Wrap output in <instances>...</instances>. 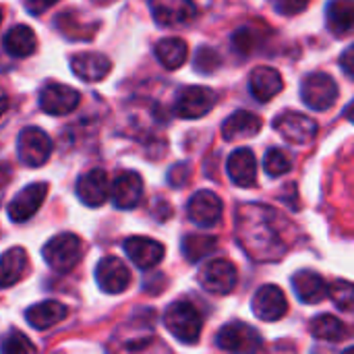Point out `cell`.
I'll return each instance as SVG.
<instances>
[{
	"label": "cell",
	"mask_w": 354,
	"mask_h": 354,
	"mask_svg": "<svg viewBox=\"0 0 354 354\" xmlns=\"http://www.w3.org/2000/svg\"><path fill=\"white\" fill-rule=\"evenodd\" d=\"M274 216L263 205H243L236 212V239L255 261H278L286 253V245L272 224Z\"/></svg>",
	"instance_id": "1"
},
{
	"label": "cell",
	"mask_w": 354,
	"mask_h": 354,
	"mask_svg": "<svg viewBox=\"0 0 354 354\" xmlns=\"http://www.w3.org/2000/svg\"><path fill=\"white\" fill-rule=\"evenodd\" d=\"M164 324L168 332L183 344H197L203 328V317L189 301H176L166 309Z\"/></svg>",
	"instance_id": "2"
},
{
	"label": "cell",
	"mask_w": 354,
	"mask_h": 354,
	"mask_svg": "<svg viewBox=\"0 0 354 354\" xmlns=\"http://www.w3.org/2000/svg\"><path fill=\"white\" fill-rule=\"evenodd\" d=\"M46 263L56 272H71L83 257V243L77 234L62 232L46 243L41 251Z\"/></svg>",
	"instance_id": "3"
},
{
	"label": "cell",
	"mask_w": 354,
	"mask_h": 354,
	"mask_svg": "<svg viewBox=\"0 0 354 354\" xmlns=\"http://www.w3.org/2000/svg\"><path fill=\"white\" fill-rule=\"evenodd\" d=\"M218 348L230 354H257L263 346V340L255 328L245 322L226 324L216 336Z\"/></svg>",
	"instance_id": "4"
},
{
	"label": "cell",
	"mask_w": 354,
	"mask_h": 354,
	"mask_svg": "<svg viewBox=\"0 0 354 354\" xmlns=\"http://www.w3.org/2000/svg\"><path fill=\"white\" fill-rule=\"evenodd\" d=\"M301 97L311 110L326 112L338 100V85L326 73H311L305 77V81L301 85Z\"/></svg>",
	"instance_id": "5"
},
{
	"label": "cell",
	"mask_w": 354,
	"mask_h": 354,
	"mask_svg": "<svg viewBox=\"0 0 354 354\" xmlns=\"http://www.w3.org/2000/svg\"><path fill=\"white\" fill-rule=\"evenodd\" d=\"M17 149H19V160L25 166L39 168L48 162L52 153V141L39 127H27L19 135Z\"/></svg>",
	"instance_id": "6"
},
{
	"label": "cell",
	"mask_w": 354,
	"mask_h": 354,
	"mask_svg": "<svg viewBox=\"0 0 354 354\" xmlns=\"http://www.w3.org/2000/svg\"><path fill=\"white\" fill-rule=\"evenodd\" d=\"M272 124L280 133V137L292 145L311 143L317 135V122L301 112H282L274 118Z\"/></svg>",
	"instance_id": "7"
},
{
	"label": "cell",
	"mask_w": 354,
	"mask_h": 354,
	"mask_svg": "<svg viewBox=\"0 0 354 354\" xmlns=\"http://www.w3.org/2000/svg\"><path fill=\"white\" fill-rule=\"evenodd\" d=\"M81 95L77 89L62 83H46L39 91V108L52 116H64L77 110Z\"/></svg>",
	"instance_id": "8"
},
{
	"label": "cell",
	"mask_w": 354,
	"mask_h": 354,
	"mask_svg": "<svg viewBox=\"0 0 354 354\" xmlns=\"http://www.w3.org/2000/svg\"><path fill=\"white\" fill-rule=\"evenodd\" d=\"M199 282L212 295H230L236 288L239 274L228 259H214L207 266H203Z\"/></svg>",
	"instance_id": "9"
},
{
	"label": "cell",
	"mask_w": 354,
	"mask_h": 354,
	"mask_svg": "<svg viewBox=\"0 0 354 354\" xmlns=\"http://www.w3.org/2000/svg\"><path fill=\"white\" fill-rule=\"evenodd\" d=\"M214 106H216V93L212 89L199 87V85H191V87H185L178 93L174 110H176V114L180 118L195 120V118H201L207 112H212Z\"/></svg>",
	"instance_id": "10"
},
{
	"label": "cell",
	"mask_w": 354,
	"mask_h": 354,
	"mask_svg": "<svg viewBox=\"0 0 354 354\" xmlns=\"http://www.w3.org/2000/svg\"><path fill=\"white\" fill-rule=\"evenodd\" d=\"M253 313L261 322H280L288 313V301L280 286L266 284L253 297Z\"/></svg>",
	"instance_id": "11"
},
{
	"label": "cell",
	"mask_w": 354,
	"mask_h": 354,
	"mask_svg": "<svg viewBox=\"0 0 354 354\" xmlns=\"http://www.w3.org/2000/svg\"><path fill=\"white\" fill-rule=\"evenodd\" d=\"M95 280L106 295H120L131 284V272L118 257H104L95 268Z\"/></svg>",
	"instance_id": "12"
},
{
	"label": "cell",
	"mask_w": 354,
	"mask_h": 354,
	"mask_svg": "<svg viewBox=\"0 0 354 354\" xmlns=\"http://www.w3.org/2000/svg\"><path fill=\"white\" fill-rule=\"evenodd\" d=\"M187 212H189L191 222H195L201 228H212V226H216L220 222L224 205H222V199L216 193L199 191V193H195L191 197Z\"/></svg>",
	"instance_id": "13"
},
{
	"label": "cell",
	"mask_w": 354,
	"mask_h": 354,
	"mask_svg": "<svg viewBox=\"0 0 354 354\" xmlns=\"http://www.w3.org/2000/svg\"><path fill=\"white\" fill-rule=\"evenodd\" d=\"M124 253L139 270H151L164 259L166 251H164V245L153 239L131 236L124 241Z\"/></svg>",
	"instance_id": "14"
},
{
	"label": "cell",
	"mask_w": 354,
	"mask_h": 354,
	"mask_svg": "<svg viewBox=\"0 0 354 354\" xmlns=\"http://www.w3.org/2000/svg\"><path fill=\"white\" fill-rule=\"evenodd\" d=\"M151 15L162 27H178L197 17V6L185 0H160L151 2Z\"/></svg>",
	"instance_id": "15"
},
{
	"label": "cell",
	"mask_w": 354,
	"mask_h": 354,
	"mask_svg": "<svg viewBox=\"0 0 354 354\" xmlns=\"http://www.w3.org/2000/svg\"><path fill=\"white\" fill-rule=\"evenodd\" d=\"M48 195V185L46 183H33L27 185L10 203H8V216L12 222H27L44 203Z\"/></svg>",
	"instance_id": "16"
},
{
	"label": "cell",
	"mask_w": 354,
	"mask_h": 354,
	"mask_svg": "<svg viewBox=\"0 0 354 354\" xmlns=\"http://www.w3.org/2000/svg\"><path fill=\"white\" fill-rule=\"evenodd\" d=\"M77 195L79 199L89 205V207H100L104 205V201L110 195V180L108 174L100 168L89 170L87 174H83L77 183Z\"/></svg>",
	"instance_id": "17"
},
{
	"label": "cell",
	"mask_w": 354,
	"mask_h": 354,
	"mask_svg": "<svg viewBox=\"0 0 354 354\" xmlns=\"http://www.w3.org/2000/svg\"><path fill=\"white\" fill-rule=\"evenodd\" d=\"M110 193H112V201L118 209H133L141 195H143V180L137 172H120L112 187H110Z\"/></svg>",
	"instance_id": "18"
},
{
	"label": "cell",
	"mask_w": 354,
	"mask_h": 354,
	"mask_svg": "<svg viewBox=\"0 0 354 354\" xmlns=\"http://www.w3.org/2000/svg\"><path fill=\"white\" fill-rule=\"evenodd\" d=\"M71 68L79 79L95 83L108 77V73L112 71V62L100 52H83L71 58Z\"/></svg>",
	"instance_id": "19"
},
{
	"label": "cell",
	"mask_w": 354,
	"mask_h": 354,
	"mask_svg": "<svg viewBox=\"0 0 354 354\" xmlns=\"http://www.w3.org/2000/svg\"><path fill=\"white\" fill-rule=\"evenodd\" d=\"M249 89L257 102H270L284 89L282 75L274 66H257L249 75Z\"/></svg>",
	"instance_id": "20"
},
{
	"label": "cell",
	"mask_w": 354,
	"mask_h": 354,
	"mask_svg": "<svg viewBox=\"0 0 354 354\" xmlns=\"http://www.w3.org/2000/svg\"><path fill=\"white\" fill-rule=\"evenodd\" d=\"M226 170H228L230 180L239 187L247 189V187H253L257 180V160L249 147L234 149L228 158Z\"/></svg>",
	"instance_id": "21"
},
{
	"label": "cell",
	"mask_w": 354,
	"mask_h": 354,
	"mask_svg": "<svg viewBox=\"0 0 354 354\" xmlns=\"http://www.w3.org/2000/svg\"><path fill=\"white\" fill-rule=\"evenodd\" d=\"M292 288H295V295L299 297L301 303L317 305V303H322L328 297L330 284L317 272L301 270V272H297L292 276Z\"/></svg>",
	"instance_id": "22"
},
{
	"label": "cell",
	"mask_w": 354,
	"mask_h": 354,
	"mask_svg": "<svg viewBox=\"0 0 354 354\" xmlns=\"http://www.w3.org/2000/svg\"><path fill=\"white\" fill-rule=\"evenodd\" d=\"M29 272V257L23 247H12L0 255V288H10Z\"/></svg>",
	"instance_id": "23"
},
{
	"label": "cell",
	"mask_w": 354,
	"mask_h": 354,
	"mask_svg": "<svg viewBox=\"0 0 354 354\" xmlns=\"http://www.w3.org/2000/svg\"><path fill=\"white\" fill-rule=\"evenodd\" d=\"M263 122L257 114L249 112V110H239L234 114H230L224 124H222V137L226 141H236V139H245V137H255L261 131Z\"/></svg>",
	"instance_id": "24"
},
{
	"label": "cell",
	"mask_w": 354,
	"mask_h": 354,
	"mask_svg": "<svg viewBox=\"0 0 354 354\" xmlns=\"http://www.w3.org/2000/svg\"><path fill=\"white\" fill-rule=\"evenodd\" d=\"M54 25L58 27V31H60L64 37H68V39H73V41L91 39L93 33H95V29L100 27V23L83 19L77 10H64V12H60V15L56 17V23H54Z\"/></svg>",
	"instance_id": "25"
},
{
	"label": "cell",
	"mask_w": 354,
	"mask_h": 354,
	"mask_svg": "<svg viewBox=\"0 0 354 354\" xmlns=\"http://www.w3.org/2000/svg\"><path fill=\"white\" fill-rule=\"evenodd\" d=\"M328 29L336 37H346L354 33V2L353 0H336L326 8Z\"/></svg>",
	"instance_id": "26"
},
{
	"label": "cell",
	"mask_w": 354,
	"mask_h": 354,
	"mask_svg": "<svg viewBox=\"0 0 354 354\" xmlns=\"http://www.w3.org/2000/svg\"><path fill=\"white\" fill-rule=\"evenodd\" d=\"M66 307L58 301H44L35 307H29L25 313V319L35 330H48L56 324H60L66 317Z\"/></svg>",
	"instance_id": "27"
},
{
	"label": "cell",
	"mask_w": 354,
	"mask_h": 354,
	"mask_svg": "<svg viewBox=\"0 0 354 354\" xmlns=\"http://www.w3.org/2000/svg\"><path fill=\"white\" fill-rule=\"evenodd\" d=\"M2 46H4V50H6L10 56L25 58V56H29V54L35 52V48H37V37H35V33H33L31 27H27V25H17V27H12V29L4 35Z\"/></svg>",
	"instance_id": "28"
},
{
	"label": "cell",
	"mask_w": 354,
	"mask_h": 354,
	"mask_svg": "<svg viewBox=\"0 0 354 354\" xmlns=\"http://www.w3.org/2000/svg\"><path fill=\"white\" fill-rule=\"evenodd\" d=\"M189 56V48L180 37H164L156 46V58L160 60L162 66L176 71L185 64Z\"/></svg>",
	"instance_id": "29"
},
{
	"label": "cell",
	"mask_w": 354,
	"mask_h": 354,
	"mask_svg": "<svg viewBox=\"0 0 354 354\" xmlns=\"http://www.w3.org/2000/svg\"><path fill=\"white\" fill-rule=\"evenodd\" d=\"M216 247H218V241L216 236H209V234H187L183 239V253L191 263L201 261L203 257L214 253Z\"/></svg>",
	"instance_id": "30"
},
{
	"label": "cell",
	"mask_w": 354,
	"mask_h": 354,
	"mask_svg": "<svg viewBox=\"0 0 354 354\" xmlns=\"http://www.w3.org/2000/svg\"><path fill=\"white\" fill-rule=\"evenodd\" d=\"M344 324L330 315V313H324V315H317L313 322H311V334L317 338V340H326V342H338L344 338Z\"/></svg>",
	"instance_id": "31"
},
{
	"label": "cell",
	"mask_w": 354,
	"mask_h": 354,
	"mask_svg": "<svg viewBox=\"0 0 354 354\" xmlns=\"http://www.w3.org/2000/svg\"><path fill=\"white\" fill-rule=\"evenodd\" d=\"M328 297L332 299V303L344 311L351 313L354 311V284L348 280H336L334 284H330L328 288Z\"/></svg>",
	"instance_id": "32"
},
{
	"label": "cell",
	"mask_w": 354,
	"mask_h": 354,
	"mask_svg": "<svg viewBox=\"0 0 354 354\" xmlns=\"http://www.w3.org/2000/svg\"><path fill=\"white\" fill-rule=\"evenodd\" d=\"M263 168H266V172H268L272 178H278V176H284V174L290 172L292 160H290L282 149L272 147V149H268L266 156H263Z\"/></svg>",
	"instance_id": "33"
},
{
	"label": "cell",
	"mask_w": 354,
	"mask_h": 354,
	"mask_svg": "<svg viewBox=\"0 0 354 354\" xmlns=\"http://www.w3.org/2000/svg\"><path fill=\"white\" fill-rule=\"evenodd\" d=\"M118 354H170V351L156 336H149V338H141V340L127 342L118 351Z\"/></svg>",
	"instance_id": "34"
},
{
	"label": "cell",
	"mask_w": 354,
	"mask_h": 354,
	"mask_svg": "<svg viewBox=\"0 0 354 354\" xmlns=\"http://www.w3.org/2000/svg\"><path fill=\"white\" fill-rule=\"evenodd\" d=\"M0 354H37L33 342L23 332H10L0 346Z\"/></svg>",
	"instance_id": "35"
},
{
	"label": "cell",
	"mask_w": 354,
	"mask_h": 354,
	"mask_svg": "<svg viewBox=\"0 0 354 354\" xmlns=\"http://www.w3.org/2000/svg\"><path fill=\"white\" fill-rule=\"evenodd\" d=\"M220 56H218V52L214 50V48H207V46H203V48H199V52H197V56H195V68L199 71V73H203V75H209V73H214L218 66H220Z\"/></svg>",
	"instance_id": "36"
},
{
	"label": "cell",
	"mask_w": 354,
	"mask_h": 354,
	"mask_svg": "<svg viewBox=\"0 0 354 354\" xmlns=\"http://www.w3.org/2000/svg\"><path fill=\"white\" fill-rule=\"evenodd\" d=\"M232 44H234L236 52L251 54V52L255 50V44H257L255 29H249V27H243V29H239V31L232 35Z\"/></svg>",
	"instance_id": "37"
},
{
	"label": "cell",
	"mask_w": 354,
	"mask_h": 354,
	"mask_svg": "<svg viewBox=\"0 0 354 354\" xmlns=\"http://www.w3.org/2000/svg\"><path fill=\"white\" fill-rule=\"evenodd\" d=\"M309 4L307 2H303V0H299V2H292V0H284V2H276V10L280 12V15H299V12H303L305 8H307Z\"/></svg>",
	"instance_id": "38"
},
{
	"label": "cell",
	"mask_w": 354,
	"mask_h": 354,
	"mask_svg": "<svg viewBox=\"0 0 354 354\" xmlns=\"http://www.w3.org/2000/svg\"><path fill=\"white\" fill-rule=\"evenodd\" d=\"M189 174H191V170H189V166L187 164H176L172 170H170V185L172 187H183L187 180H189Z\"/></svg>",
	"instance_id": "39"
},
{
	"label": "cell",
	"mask_w": 354,
	"mask_h": 354,
	"mask_svg": "<svg viewBox=\"0 0 354 354\" xmlns=\"http://www.w3.org/2000/svg\"><path fill=\"white\" fill-rule=\"evenodd\" d=\"M340 66H342V71L354 79V44L353 46H348L346 50H344V54L340 56Z\"/></svg>",
	"instance_id": "40"
},
{
	"label": "cell",
	"mask_w": 354,
	"mask_h": 354,
	"mask_svg": "<svg viewBox=\"0 0 354 354\" xmlns=\"http://www.w3.org/2000/svg\"><path fill=\"white\" fill-rule=\"evenodd\" d=\"M8 183H10V168L8 164H0V195L4 193Z\"/></svg>",
	"instance_id": "41"
},
{
	"label": "cell",
	"mask_w": 354,
	"mask_h": 354,
	"mask_svg": "<svg viewBox=\"0 0 354 354\" xmlns=\"http://www.w3.org/2000/svg\"><path fill=\"white\" fill-rule=\"evenodd\" d=\"M52 4H54L52 0H50V2H48V0H46V2H25V8H27L29 12H35V15H39L41 10L50 8Z\"/></svg>",
	"instance_id": "42"
},
{
	"label": "cell",
	"mask_w": 354,
	"mask_h": 354,
	"mask_svg": "<svg viewBox=\"0 0 354 354\" xmlns=\"http://www.w3.org/2000/svg\"><path fill=\"white\" fill-rule=\"evenodd\" d=\"M6 108H8V95L0 89V116L6 112Z\"/></svg>",
	"instance_id": "43"
},
{
	"label": "cell",
	"mask_w": 354,
	"mask_h": 354,
	"mask_svg": "<svg viewBox=\"0 0 354 354\" xmlns=\"http://www.w3.org/2000/svg\"><path fill=\"white\" fill-rule=\"evenodd\" d=\"M344 116H346V118H348V120L354 124V102L348 106V108H346V110H344Z\"/></svg>",
	"instance_id": "44"
},
{
	"label": "cell",
	"mask_w": 354,
	"mask_h": 354,
	"mask_svg": "<svg viewBox=\"0 0 354 354\" xmlns=\"http://www.w3.org/2000/svg\"><path fill=\"white\" fill-rule=\"evenodd\" d=\"M342 354H354V346H351V348H346V351H344V353Z\"/></svg>",
	"instance_id": "45"
},
{
	"label": "cell",
	"mask_w": 354,
	"mask_h": 354,
	"mask_svg": "<svg viewBox=\"0 0 354 354\" xmlns=\"http://www.w3.org/2000/svg\"><path fill=\"white\" fill-rule=\"evenodd\" d=\"M0 23H2V8H0Z\"/></svg>",
	"instance_id": "46"
}]
</instances>
